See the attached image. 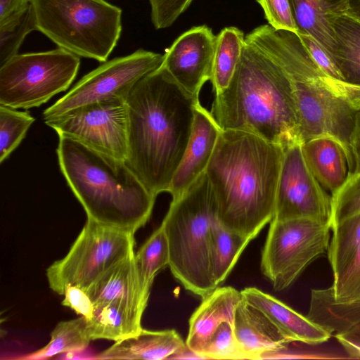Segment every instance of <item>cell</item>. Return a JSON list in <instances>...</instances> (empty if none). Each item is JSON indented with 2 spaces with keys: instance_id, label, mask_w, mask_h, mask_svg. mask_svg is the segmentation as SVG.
I'll return each mask as SVG.
<instances>
[{
  "instance_id": "obj_1",
  "label": "cell",
  "mask_w": 360,
  "mask_h": 360,
  "mask_svg": "<svg viewBox=\"0 0 360 360\" xmlns=\"http://www.w3.org/2000/svg\"><path fill=\"white\" fill-rule=\"evenodd\" d=\"M199 96L184 89L160 65L143 77L126 100L125 162L155 197L167 192L186 148Z\"/></svg>"
},
{
  "instance_id": "obj_2",
  "label": "cell",
  "mask_w": 360,
  "mask_h": 360,
  "mask_svg": "<svg viewBox=\"0 0 360 360\" xmlns=\"http://www.w3.org/2000/svg\"><path fill=\"white\" fill-rule=\"evenodd\" d=\"M283 156L282 146L255 134L221 131L205 173L224 227L252 240L272 220Z\"/></svg>"
},
{
  "instance_id": "obj_3",
  "label": "cell",
  "mask_w": 360,
  "mask_h": 360,
  "mask_svg": "<svg viewBox=\"0 0 360 360\" xmlns=\"http://www.w3.org/2000/svg\"><path fill=\"white\" fill-rule=\"evenodd\" d=\"M286 73L292 87L302 143L329 135L343 146L354 169L350 139L360 111V86L335 80L312 60L295 32L260 25L245 35Z\"/></svg>"
},
{
  "instance_id": "obj_4",
  "label": "cell",
  "mask_w": 360,
  "mask_h": 360,
  "mask_svg": "<svg viewBox=\"0 0 360 360\" xmlns=\"http://www.w3.org/2000/svg\"><path fill=\"white\" fill-rule=\"evenodd\" d=\"M210 112L222 130L250 133L283 148L302 142L288 77L246 39L239 65L228 86L214 94Z\"/></svg>"
},
{
  "instance_id": "obj_5",
  "label": "cell",
  "mask_w": 360,
  "mask_h": 360,
  "mask_svg": "<svg viewBox=\"0 0 360 360\" xmlns=\"http://www.w3.org/2000/svg\"><path fill=\"white\" fill-rule=\"evenodd\" d=\"M60 171L87 219L136 232L148 221L156 197L125 160L58 136Z\"/></svg>"
},
{
  "instance_id": "obj_6",
  "label": "cell",
  "mask_w": 360,
  "mask_h": 360,
  "mask_svg": "<svg viewBox=\"0 0 360 360\" xmlns=\"http://www.w3.org/2000/svg\"><path fill=\"white\" fill-rule=\"evenodd\" d=\"M215 217L205 172L178 198L162 220L169 266L186 290L203 298L218 287L210 267L211 226Z\"/></svg>"
},
{
  "instance_id": "obj_7",
  "label": "cell",
  "mask_w": 360,
  "mask_h": 360,
  "mask_svg": "<svg viewBox=\"0 0 360 360\" xmlns=\"http://www.w3.org/2000/svg\"><path fill=\"white\" fill-rule=\"evenodd\" d=\"M37 30L78 56L107 61L122 32V10L105 0H31Z\"/></svg>"
},
{
  "instance_id": "obj_8",
  "label": "cell",
  "mask_w": 360,
  "mask_h": 360,
  "mask_svg": "<svg viewBox=\"0 0 360 360\" xmlns=\"http://www.w3.org/2000/svg\"><path fill=\"white\" fill-rule=\"evenodd\" d=\"M79 65V56L61 48L17 54L0 66V105L39 107L69 88Z\"/></svg>"
},
{
  "instance_id": "obj_9",
  "label": "cell",
  "mask_w": 360,
  "mask_h": 360,
  "mask_svg": "<svg viewBox=\"0 0 360 360\" xmlns=\"http://www.w3.org/2000/svg\"><path fill=\"white\" fill-rule=\"evenodd\" d=\"M134 233L87 219L66 255L47 268L50 288L60 295L69 284L86 290L112 266L134 255Z\"/></svg>"
},
{
  "instance_id": "obj_10",
  "label": "cell",
  "mask_w": 360,
  "mask_h": 360,
  "mask_svg": "<svg viewBox=\"0 0 360 360\" xmlns=\"http://www.w3.org/2000/svg\"><path fill=\"white\" fill-rule=\"evenodd\" d=\"M329 222L310 218L272 219L261 257V271L275 290L291 285L304 269L328 251Z\"/></svg>"
},
{
  "instance_id": "obj_11",
  "label": "cell",
  "mask_w": 360,
  "mask_h": 360,
  "mask_svg": "<svg viewBox=\"0 0 360 360\" xmlns=\"http://www.w3.org/2000/svg\"><path fill=\"white\" fill-rule=\"evenodd\" d=\"M162 60V54L139 49L103 63L44 111L45 123L95 103L114 99L126 101L134 86L158 68Z\"/></svg>"
},
{
  "instance_id": "obj_12",
  "label": "cell",
  "mask_w": 360,
  "mask_h": 360,
  "mask_svg": "<svg viewBox=\"0 0 360 360\" xmlns=\"http://www.w3.org/2000/svg\"><path fill=\"white\" fill-rule=\"evenodd\" d=\"M46 124L58 136L73 139L115 158L127 159L126 101L114 99L95 103Z\"/></svg>"
},
{
  "instance_id": "obj_13",
  "label": "cell",
  "mask_w": 360,
  "mask_h": 360,
  "mask_svg": "<svg viewBox=\"0 0 360 360\" xmlns=\"http://www.w3.org/2000/svg\"><path fill=\"white\" fill-rule=\"evenodd\" d=\"M302 143L283 148L272 219L310 218L330 224L332 196L309 170Z\"/></svg>"
},
{
  "instance_id": "obj_14",
  "label": "cell",
  "mask_w": 360,
  "mask_h": 360,
  "mask_svg": "<svg viewBox=\"0 0 360 360\" xmlns=\"http://www.w3.org/2000/svg\"><path fill=\"white\" fill-rule=\"evenodd\" d=\"M216 39L208 26L193 27L165 51L161 65L184 89L199 96L212 77Z\"/></svg>"
},
{
  "instance_id": "obj_15",
  "label": "cell",
  "mask_w": 360,
  "mask_h": 360,
  "mask_svg": "<svg viewBox=\"0 0 360 360\" xmlns=\"http://www.w3.org/2000/svg\"><path fill=\"white\" fill-rule=\"evenodd\" d=\"M221 131L210 111L198 101L186 148L167 191L172 200L181 196L205 172Z\"/></svg>"
},
{
  "instance_id": "obj_16",
  "label": "cell",
  "mask_w": 360,
  "mask_h": 360,
  "mask_svg": "<svg viewBox=\"0 0 360 360\" xmlns=\"http://www.w3.org/2000/svg\"><path fill=\"white\" fill-rule=\"evenodd\" d=\"M240 292L243 298L261 310L290 342L316 345L326 342L332 336L328 330L307 316L258 288H246Z\"/></svg>"
},
{
  "instance_id": "obj_17",
  "label": "cell",
  "mask_w": 360,
  "mask_h": 360,
  "mask_svg": "<svg viewBox=\"0 0 360 360\" xmlns=\"http://www.w3.org/2000/svg\"><path fill=\"white\" fill-rule=\"evenodd\" d=\"M202 299L190 317L186 340V345L200 354L220 325L228 322L233 326L236 310L242 294L231 286L217 287Z\"/></svg>"
},
{
  "instance_id": "obj_18",
  "label": "cell",
  "mask_w": 360,
  "mask_h": 360,
  "mask_svg": "<svg viewBox=\"0 0 360 360\" xmlns=\"http://www.w3.org/2000/svg\"><path fill=\"white\" fill-rule=\"evenodd\" d=\"M304 160L320 185L331 196L345 184L351 173L349 157L335 138L314 136L302 143Z\"/></svg>"
},
{
  "instance_id": "obj_19",
  "label": "cell",
  "mask_w": 360,
  "mask_h": 360,
  "mask_svg": "<svg viewBox=\"0 0 360 360\" xmlns=\"http://www.w3.org/2000/svg\"><path fill=\"white\" fill-rule=\"evenodd\" d=\"M233 329L247 359H258L261 354L279 349L290 342L261 310L243 296L236 310Z\"/></svg>"
},
{
  "instance_id": "obj_20",
  "label": "cell",
  "mask_w": 360,
  "mask_h": 360,
  "mask_svg": "<svg viewBox=\"0 0 360 360\" xmlns=\"http://www.w3.org/2000/svg\"><path fill=\"white\" fill-rule=\"evenodd\" d=\"M146 307L133 301L115 300L95 306L93 316L86 319V332L91 340L115 342L139 333Z\"/></svg>"
},
{
  "instance_id": "obj_21",
  "label": "cell",
  "mask_w": 360,
  "mask_h": 360,
  "mask_svg": "<svg viewBox=\"0 0 360 360\" xmlns=\"http://www.w3.org/2000/svg\"><path fill=\"white\" fill-rule=\"evenodd\" d=\"M186 345L174 329L148 330L115 342L100 352L96 359H167L176 350Z\"/></svg>"
},
{
  "instance_id": "obj_22",
  "label": "cell",
  "mask_w": 360,
  "mask_h": 360,
  "mask_svg": "<svg viewBox=\"0 0 360 360\" xmlns=\"http://www.w3.org/2000/svg\"><path fill=\"white\" fill-rule=\"evenodd\" d=\"M298 32L315 38L333 58L336 42L332 21L346 14L349 0H289Z\"/></svg>"
},
{
  "instance_id": "obj_23",
  "label": "cell",
  "mask_w": 360,
  "mask_h": 360,
  "mask_svg": "<svg viewBox=\"0 0 360 360\" xmlns=\"http://www.w3.org/2000/svg\"><path fill=\"white\" fill-rule=\"evenodd\" d=\"M85 290L94 306L115 300H126L146 307L149 298L143 291L134 255L112 266Z\"/></svg>"
},
{
  "instance_id": "obj_24",
  "label": "cell",
  "mask_w": 360,
  "mask_h": 360,
  "mask_svg": "<svg viewBox=\"0 0 360 360\" xmlns=\"http://www.w3.org/2000/svg\"><path fill=\"white\" fill-rule=\"evenodd\" d=\"M336 42L333 60L344 82L360 86V22L343 14L332 21Z\"/></svg>"
},
{
  "instance_id": "obj_25",
  "label": "cell",
  "mask_w": 360,
  "mask_h": 360,
  "mask_svg": "<svg viewBox=\"0 0 360 360\" xmlns=\"http://www.w3.org/2000/svg\"><path fill=\"white\" fill-rule=\"evenodd\" d=\"M245 36L236 27H224L217 35L210 82L214 94L229 84L242 58Z\"/></svg>"
},
{
  "instance_id": "obj_26",
  "label": "cell",
  "mask_w": 360,
  "mask_h": 360,
  "mask_svg": "<svg viewBox=\"0 0 360 360\" xmlns=\"http://www.w3.org/2000/svg\"><path fill=\"white\" fill-rule=\"evenodd\" d=\"M251 241L224 227L214 217L211 226L210 267L217 286L229 275L240 256Z\"/></svg>"
},
{
  "instance_id": "obj_27",
  "label": "cell",
  "mask_w": 360,
  "mask_h": 360,
  "mask_svg": "<svg viewBox=\"0 0 360 360\" xmlns=\"http://www.w3.org/2000/svg\"><path fill=\"white\" fill-rule=\"evenodd\" d=\"M91 340L86 332V319H77L59 322L51 333L46 345L20 357L22 359L39 360L51 358L65 353L80 352L84 350Z\"/></svg>"
},
{
  "instance_id": "obj_28",
  "label": "cell",
  "mask_w": 360,
  "mask_h": 360,
  "mask_svg": "<svg viewBox=\"0 0 360 360\" xmlns=\"http://www.w3.org/2000/svg\"><path fill=\"white\" fill-rule=\"evenodd\" d=\"M134 259L143 291L149 297L155 276L169 266V246L162 224L134 254Z\"/></svg>"
},
{
  "instance_id": "obj_29",
  "label": "cell",
  "mask_w": 360,
  "mask_h": 360,
  "mask_svg": "<svg viewBox=\"0 0 360 360\" xmlns=\"http://www.w3.org/2000/svg\"><path fill=\"white\" fill-rule=\"evenodd\" d=\"M333 236L327 251L333 276L348 264L360 245V212L332 228Z\"/></svg>"
},
{
  "instance_id": "obj_30",
  "label": "cell",
  "mask_w": 360,
  "mask_h": 360,
  "mask_svg": "<svg viewBox=\"0 0 360 360\" xmlns=\"http://www.w3.org/2000/svg\"><path fill=\"white\" fill-rule=\"evenodd\" d=\"M37 30L32 4L0 23V66L18 54V50L25 37Z\"/></svg>"
},
{
  "instance_id": "obj_31",
  "label": "cell",
  "mask_w": 360,
  "mask_h": 360,
  "mask_svg": "<svg viewBox=\"0 0 360 360\" xmlns=\"http://www.w3.org/2000/svg\"><path fill=\"white\" fill-rule=\"evenodd\" d=\"M34 120L27 111L0 105V163L18 148Z\"/></svg>"
},
{
  "instance_id": "obj_32",
  "label": "cell",
  "mask_w": 360,
  "mask_h": 360,
  "mask_svg": "<svg viewBox=\"0 0 360 360\" xmlns=\"http://www.w3.org/2000/svg\"><path fill=\"white\" fill-rule=\"evenodd\" d=\"M360 212V172L350 175L342 188L332 195L331 229Z\"/></svg>"
},
{
  "instance_id": "obj_33",
  "label": "cell",
  "mask_w": 360,
  "mask_h": 360,
  "mask_svg": "<svg viewBox=\"0 0 360 360\" xmlns=\"http://www.w3.org/2000/svg\"><path fill=\"white\" fill-rule=\"evenodd\" d=\"M200 354L205 359H247L236 338L233 326L228 322L219 326Z\"/></svg>"
},
{
  "instance_id": "obj_34",
  "label": "cell",
  "mask_w": 360,
  "mask_h": 360,
  "mask_svg": "<svg viewBox=\"0 0 360 360\" xmlns=\"http://www.w3.org/2000/svg\"><path fill=\"white\" fill-rule=\"evenodd\" d=\"M333 299L340 303L360 301V245L345 268L333 276L330 287Z\"/></svg>"
},
{
  "instance_id": "obj_35",
  "label": "cell",
  "mask_w": 360,
  "mask_h": 360,
  "mask_svg": "<svg viewBox=\"0 0 360 360\" xmlns=\"http://www.w3.org/2000/svg\"><path fill=\"white\" fill-rule=\"evenodd\" d=\"M262 8L269 25L277 30L297 33L289 0H257Z\"/></svg>"
},
{
  "instance_id": "obj_36",
  "label": "cell",
  "mask_w": 360,
  "mask_h": 360,
  "mask_svg": "<svg viewBox=\"0 0 360 360\" xmlns=\"http://www.w3.org/2000/svg\"><path fill=\"white\" fill-rule=\"evenodd\" d=\"M151 21L156 30L169 27L193 0H148Z\"/></svg>"
},
{
  "instance_id": "obj_37",
  "label": "cell",
  "mask_w": 360,
  "mask_h": 360,
  "mask_svg": "<svg viewBox=\"0 0 360 360\" xmlns=\"http://www.w3.org/2000/svg\"><path fill=\"white\" fill-rule=\"evenodd\" d=\"M297 34L319 68L330 77L335 80L343 81L340 71L328 51L312 36L301 32H297Z\"/></svg>"
},
{
  "instance_id": "obj_38",
  "label": "cell",
  "mask_w": 360,
  "mask_h": 360,
  "mask_svg": "<svg viewBox=\"0 0 360 360\" xmlns=\"http://www.w3.org/2000/svg\"><path fill=\"white\" fill-rule=\"evenodd\" d=\"M62 305L69 307L77 314L86 319L91 318L94 311V304L86 291L75 285H68L63 295Z\"/></svg>"
},
{
  "instance_id": "obj_39",
  "label": "cell",
  "mask_w": 360,
  "mask_h": 360,
  "mask_svg": "<svg viewBox=\"0 0 360 360\" xmlns=\"http://www.w3.org/2000/svg\"><path fill=\"white\" fill-rule=\"evenodd\" d=\"M31 0H0V23L25 9Z\"/></svg>"
},
{
  "instance_id": "obj_40",
  "label": "cell",
  "mask_w": 360,
  "mask_h": 360,
  "mask_svg": "<svg viewBox=\"0 0 360 360\" xmlns=\"http://www.w3.org/2000/svg\"><path fill=\"white\" fill-rule=\"evenodd\" d=\"M350 143L354 162L353 174H356L360 172V111L357 112L355 115Z\"/></svg>"
},
{
  "instance_id": "obj_41",
  "label": "cell",
  "mask_w": 360,
  "mask_h": 360,
  "mask_svg": "<svg viewBox=\"0 0 360 360\" xmlns=\"http://www.w3.org/2000/svg\"><path fill=\"white\" fill-rule=\"evenodd\" d=\"M167 359L184 360V359H205V358L189 348L186 344L181 348L176 350Z\"/></svg>"
},
{
  "instance_id": "obj_42",
  "label": "cell",
  "mask_w": 360,
  "mask_h": 360,
  "mask_svg": "<svg viewBox=\"0 0 360 360\" xmlns=\"http://www.w3.org/2000/svg\"><path fill=\"white\" fill-rule=\"evenodd\" d=\"M346 14L360 22V0H349Z\"/></svg>"
}]
</instances>
